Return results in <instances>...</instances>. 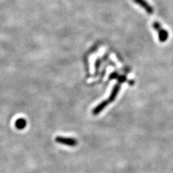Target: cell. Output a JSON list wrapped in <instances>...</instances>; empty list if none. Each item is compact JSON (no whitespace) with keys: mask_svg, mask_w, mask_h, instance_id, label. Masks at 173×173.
Wrapping results in <instances>:
<instances>
[{"mask_svg":"<svg viewBox=\"0 0 173 173\" xmlns=\"http://www.w3.org/2000/svg\"><path fill=\"white\" fill-rule=\"evenodd\" d=\"M27 125L26 121L23 118H19L15 122V126L18 130H23Z\"/></svg>","mask_w":173,"mask_h":173,"instance_id":"obj_6","label":"cell"},{"mask_svg":"<svg viewBox=\"0 0 173 173\" xmlns=\"http://www.w3.org/2000/svg\"><path fill=\"white\" fill-rule=\"evenodd\" d=\"M108 104H110V103L108 102V100L103 101L101 103H100L96 107V108L92 110V113L93 115H97L100 113L103 109H105V107L108 106Z\"/></svg>","mask_w":173,"mask_h":173,"instance_id":"obj_4","label":"cell"},{"mask_svg":"<svg viewBox=\"0 0 173 173\" xmlns=\"http://www.w3.org/2000/svg\"><path fill=\"white\" fill-rule=\"evenodd\" d=\"M133 2L144 9L148 14L151 15L154 13V8L146 0H133Z\"/></svg>","mask_w":173,"mask_h":173,"instance_id":"obj_3","label":"cell"},{"mask_svg":"<svg viewBox=\"0 0 173 173\" xmlns=\"http://www.w3.org/2000/svg\"><path fill=\"white\" fill-rule=\"evenodd\" d=\"M55 141L60 144L66 145L70 147H75L78 144V142L75 138L71 137L58 136L55 138Z\"/></svg>","mask_w":173,"mask_h":173,"instance_id":"obj_2","label":"cell"},{"mask_svg":"<svg viewBox=\"0 0 173 173\" xmlns=\"http://www.w3.org/2000/svg\"><path fill=\"white\" fill-rule=\"evenodd\" d=\"M153 28L155 29V30H156L158 33L159 41L162 43L165 42L169 38V32H167V29L163 28L161 24L157 21L153 22Z\"/></svg>","mask_w":173,"mask_h":173,"instance_id":"obj_1","label":"cell"},{"mask_svg":"<svg viewBox=\"0 0 173 173\" xmlns=\"http://www.w3.org/2000/svg\"><path fill=\"white\" fill-rule=\"evenodd\" d=\"M120 88H121V86H120V85H119V84H117V85H116L114 87H113L110 95L107 100L110 103L116 100V98L118 94V93L120 91Z\"/></svg>","mask_w":173,"mask_h":173,"instance_id":"obj_5","label":"cell"}]
</instances>
